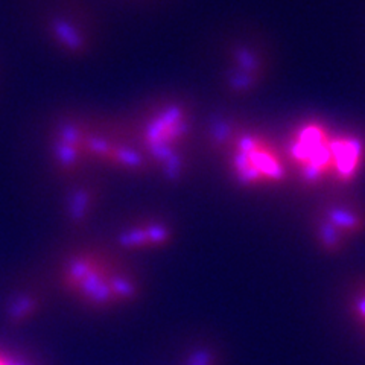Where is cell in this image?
<instances>
[{"label": "cell", "instance_id": "cell-12", "mask_svg": "<svg viewBox=\"0 0 365 365\" xmlns=\"http://www.w3.org/2000/svg\"><path fill=\"white\" fill-rule=\"evenodd\" d=\"M38 309V302L34 295L31 294H16L13 299H11L8 307H6V315L14 324L25 323L28 318L36 315Z\"/></svg>", "mask_w": 365, "mask_h": 365}, {"label": "cell", "instance_id": "cell-13", "mask_svg": "<svg viewBox=\"0 0 365 365\" xmlns=\"http://www.w3.org/2000/svg\"><path fill=\"white\" fill-rule=\"evenodd\" d=\"M347 309L353 323L365 334V280L358 283L349 294Z\"/></svg>", "mask_w": 365, "mask_h": 365}, {"label": "cell", "instance_id": "cell-4", "mask_svg": "<svg viewBox=\"0 0 365 365\" xmlns=\"http://www.w3.org/2000/svg\"><path fill=\"white\" fill-rule=\"evenodd\" d=\"M335 135L336 130L322 119L294 123L283 153L291 177L303 187H335Z\"/></svg>", "mask_w": 365, "mask_h": 365}, {"label": "cell", "instance_id": "cell-8", "mask_svg": "<svg viewBox=\"0 0 365 365\" xmlns=\"http://www.w3.org/2000/svg\"><path fill=\"white\" fill-rule=\"evenodd\" d=\"M269 67L271 60L264 43L256 37H235L222 52L221 90L233 99H245L264 86Z\"/></svg>", "mask_w": 365, "mask_h": 365}, {"label": "cell", "instance_id": "cell-7", "mask_svg": "<svg viewBox=\"0 0 365 365\" xmlns=\"http://www.w3.org/2000/svg\"><path fill=\"white\" fill-rule=\"evenodd\" d=\"M88 153L91 166L107 168L125 175L150 173L146 158L134 139L127 119L95 118L90 133Z\"/></svg>", "mask_w": 365, "mask_h": 365}, {"label": "cell", "instance_id": "cell-6", "mask_svg": "<svg viewBox=\"0 0 365 365\" xmlns=\"http://www.w3.org/2000/svg\"><path fill=\"white\" fill-rule=\"evenodd\" d=\"M38 29L49 48L68 60H86L98 46L95 20L73 0H61L46 8Z\"/></svg>", "mask_w": 365, "mask_h": 365}, {"label": "cell", "instance_id": "cell-10", "mask_svg": "<svg viewBox=\"0 0 365 365\" xmlns=\"http://www.w3.org/2000/svg\"><path fill=\"white\" fill-rule=\"evenodd\" d=\"M174 237V228L168 221L148 218L122 228L118 235V244L130 251L157 250L170 244Z\"/></svg>", "mask_w": 365, "mask_h": 365}, {"label": "cell", "instance_id": "cell-9", "mask_svg": "<svg viewBox=\"0 0 365 365\" xmlns=\"http://www.w3.org/2000/svg\"><path fill=\"white\" fill-rule=\"evenodd\" d=\"M95 116L64 111L51 120L46 131V153L56 173L73 177L91 166L88 142Z\"/></svg>", "mask_w": 365, "mask_h": 365}, {"label": "cell", "instance_id": "cell-14", "mask_svg": "<svg viewBox=\"0 0 365 365\" xmlns=\"http://www.w3.org/2000/svg\"><path fill=\"white\" fill-rule=\"evenodd\" d=\"M0 365H37L21 353L11 351L0 347Z\"/></svg>", "mask_w": 365, "mask_h": 365}, {"label": "cell", "instance_id": "cell-11", "mask_svg": "<svg viewBox=\"0 0 365 365\" xmlns=\"http://www.w3.org/2000/svg\"><path fill=\"white\" fill-rule=\"evenodd\" d=\"M99 189L91 181H81L68 189L66 193L64 207L68 220L73 222H84L96 209L99 201Z\"/></svg>", "mask_w": 365, "mask_h": 365}, {"label": "cell", "instance_id": "cell-1", "mask_svg": "<svg viewBox=\"0 0 365 365\" xmlns=\"http://www.w3.org/2000/svg\"><path fill=\"white\" fill-rule=\"evenodd\" d=\"M150 173L168 182L186 177L197 134L195 110L177 95L145 101L127 119Z\"/></svg>", "mask_w": 365, "mask_h": 365}, {"label": "cell", "instance_id": "cell-2", "mask_svg": "<svg viewBox=\"0 0 365 365\" xmlns=\"http://www.w3.org/2000/svg\"><path fill=\"white\" fill-rule=\"evenodd\" d=\"M216 154L222 155L228 175L242 189H272L291 178L283 148L244 120Z\"/></svg>", "mask_w": 365, "mask_h": 365}, {"label": "cell", "instance_id": "cell-5", "mask_svg": "<svg viewBox=\"0 0 365 365\" xmlns=\"http://www.w3.org/2000/svg\"><path fill=\"white\" fill-rule=\"evenodd\" d=\"M311 236L326 256H338L365 236V202L353 195H334L311 215Z\"/></svg>", "mask_w": 365, "mask_h": 365}, {"label": "cell", "instance_id": "cell-3", "mask_svg": "<svg viewBox=\"0 0 365 365\" xmlns=\"http://www.w3.org/2000/svg\"><path fill=\"white\" fill-rule=\"evenodd\" d=\"M61 283L75 299L99 309L131 303L139 295V283L133 274L110 259L88 251L75 253L64 260Z\"/></svg>", "mask_w": 365, "mask_h": 365}, {"label": "cell", "instance_id": "cell-15", "mask_svg": "<svg viewBox=\"0 0 365 365\" xmlns=\"http://www.w3.org/2000/svg\"><path fill=\"white\" fill-rule=\"evenodd\" d=\"M186 365H215V356L210 350H197L192 353Z\"/></svg>", "mask_w": 365, "mask_h": 365}]
</instances>
